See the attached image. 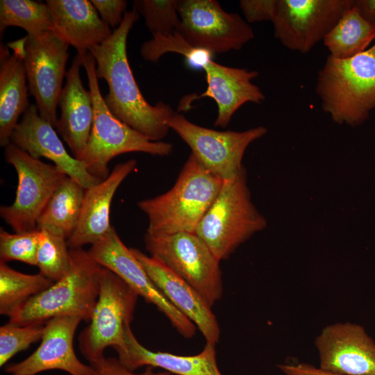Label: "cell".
Here are the masks:
<instances>
[{"label": "cell", "instance_id": "cell-1", "mask_svg": "<svg viewBox=\"0 0 375 375\" xmlns=\"http://www.w3.org/2000/svg\"><path fill=\"white\" fill-rule=\"evenodd\" d=\"M140 14L126 12L120 26L110 37L90 51L96 61V74L108 84L104 101L118 119L152 141H160L168 133V121L175 113L172 107L159 101L151 105L144 97L128 60L127 38Z\"/></svg>", "mask_w": 375, "mask_h": 375}, {"label": "cell", "instance_id": "cell-2", "mask_svg": "<svg viewBox=\"0 0 375 375\" xmlns=\"http://www.w3.org/2000/svg\"><path fill=\"white\" fill-rule=\"evenodd\" d=\"M224 181L190 153L172 188L138 203L148 218L147 233H195Z\"/></svg>", "mask_w": 375, "mask_h": 375}, {"label": "cell", "instance_id": "cell-3", "mask_svg": "<svg viewBox=\"0 0 375 375\" xmlns=\"http://www.w3.org/2000/svg\"><path fill=\"white\" fill-rule=\"evenodd\" d=\"M316 92L334 122L356 126L367 120L375 108V42L349 58L329 55L318 72Z\"/></svg>", "mask_w": 375, "mask_h": 375}, {"label": "cell", "instance_id": "cell-4", "mask_svg": "<svg viewBox=\"0 0 375 375\" xmlns=\"http://www.w3.org/2000/svg\"><path fill=\"white\" fill-rule=\"evenodd\" d=\"M67 274L31 299L9 322L19 326L44 324L60 316L78 315L90 322L100 290L103 267L83 248L69 249Z\"/></svg>", "mask_w": 375, "mask_h": 375}, {"label": "cell", "instance_id": "cell-5", "mask_svg": "<svg viewBox=\"0 0 375 375\" xmlns=\"http://www.w3.org/2000/svg\"><path fill=\"white\" fill-rule=\"evenodd\" d=\"M82 60L94 107L92 127L81 160L88 172L103 181L110 174L108 163L119 155L131 152L170 155L173 151L171 143L152 141L112 115L99 89L94 58L89 52Z\"/></svg>", "mask_w": 375, "mask_h": 375}, {"label": "cell", "instance_id": "cell-6", "mask_svg": "<svg viewBox=\"0 0 375 375\" xmlns=\"http://www.w3.org/2000/svg\"><path fill=\"white\" fill-rule=\"evenodd\" d=\"M267 226V220L251 201L245 169L233 180L224 181L195 233L219 260Z\"/></svg>", "mask_w": 375, "mask_h": 375}, {"label": "cell", "instance_id": "cell-7", "mask_svg": "<svg viewBox=\"0 0 375 375\" xmlns=\"http://www.w3.org/2000/svg\"><path fill=\"white\" fill-rule=\"evenodd\" d=\"M149 256L194 288L212 307L223 294L220 261L195 233L144 237Z\"/></svg>", "mask_w": 375, "mask_h": 375}, {"label": "cell", "instance_id": "cell-8", "mask_svg": "<svg viewBox=\"0 0 375 375\" xmlns=\"http://www.w3.org/2000/svg\"><path fill=\"white\" fill-rule=\"evenodd\" d=\"M138 294L119 276L103 267L99 297L89 324L78 335V347L90 363L104 356L107 347L124 348V333L131 326Z\"/></svg>", "mask_w": 375, "mask_h": 375}, {"label": "cell", "instance_id": "cell-9", "mask_svg": "<svg viewBox=\"0 0 375 375\" xmlns=\"http://www.w3.org/2000/svg\"><path fill=\"white\" fill-rule=\"evenodd\" d=\"M4 155L17 174L15 198L0 208V216L15 233L37 230V222L55 190L67 176L55 165L35 159L12 143Z\"/></svg>", "mask_w": 375, "mask_h": 375}, {"label": "cell", "instance_id": "cell-10", "mask_svg": "<svg viewBox=\"0 0 375 375\" xmlns=\"http://www.w3.org/2000/svg\"><path fill=\"white\" fill-rule=\"evenodd\" d=\"M176 31L192 47L210 53L239 50L254 38L240 15L228 12L215 0H178Z\"/></svg>", "mask_w": 375, "mask_h": 375}, {"label": "cell", "instance_id": "cell-11", "mask_svg": "<svg viewBox=\"0 0 375 375\" xmlns=\"http://www.w3.org/2000/svg\"><path fill=\"white\" fill-rule=\"evenodd\" d=\"M168 126L203 166L223 181L233 180L244 169L242 158L246 149L267 132L262 126L244 131H216L195 124L178 113L173 115Z\"/></svg>", "mask_w": 375, "mask_h": 375}, {"label": "cell", "instance_id": "cell-12", "mask_svg": "<svg viewBox=\"0 0 375 375\" xmlns=\"http://www.w3.org/2000/svg\"><path fill=\"white\" fill-rule=\"evenodd\" d=\"M69 44L54 31L25 36L24 64L29 94L42 118L56 128L57 107L67 71Z\"/></svg>", "mask_w": 375, "mask_h": 375}, {"label": "cell", "instance_id": "cell-13", "mask_svg": "<svg viewBox=\"0 0 375 375\" xmlns=\"http://www.w3.org/2000/svg\"><path fill=\"white\" fill-rule=\"evenodd\" d=\"M353 0H276L274 37L287 49L306 53L338 22Z\"/></svg>", "mask_w": 375, "mask_h": 375}, {"label": "cell", "instance_id": "cell-14", "mask_svg": "<svg viewBox=\"0 0 375 375\" xmlns=\"http://www.w3.org/2000/svg\"><path fill=\"white\" fill-rule=\"evenodd\" d=\"M88 251L97 262L119 276L139 297L155 305L183 337H194L195 324L162 295L113 226Z\"/></svg>", "mask_w": 375, "mask_h": 375}, {"label": "cell", "instance_id": "cell-15", "mask_svg": "<svg viewBox=\"0 0 375 375\" xmlns=\"http://www.w3.org/2000/svg\"><path fill=\"white\" fill-rule=\"evenodd\" d=\"M319 368L335 375H375V342L351 322L324 327L315 340Z\"/></svg>", "mask_w": 375, "mask_h": 375}, {"label": "cell", "instance_id": "cell-16", "mask_svg": "<svg viewBox=\"0 0 375 375\" xmlns=\"http://www.w3.org/2000/svg\"><path fill=\"white\" fill-rule=\"evenodd\" d=\"M82 320L78 315L48 320L38 349L21 362L6 365L4 370L19 375H37L51 369H60L70 375H91L92 366L78 358L73 345L76 330Z\"/></svg>", "mask_w": 375, "mask_h": 375}, {"label": "cell", "instance_id": "cell-17", "mask_svg": "<svg viewBox=\"0 0 375 375\" xmlns=\"http://www.w3.org/2000/svg\"><path fill=\"white\" fill-rule=\"evenodd\" d=\"M11 143L35 159L46 158L85 189L100 181L91 175L83 161L69 154L52 125L42 118L35 104L24 112L11 135Z\"/></svg>", "mask_w": 375, "mask_h": 375}, {"label": "cell", "instance_id": "cell-18", "mask_svg": "<svg viewBox=\"0 0 375 375\" xmlns=\"http://www.w3.org/2000/svg\"><path fill=\"white\" fill-rule=\"evenodd\" d=\"M162 295L199 330L206 342L216 345L220 328L211 306L190 284L158 260L130 248Z\"/></svg>", "mask_w": 375, "mask_h": 375}, {"label": "cell", "instance_id": "cell-19", "mask_svg": "<svg viewBox=\"0 0 375 375\" xmlns=\"http://www.w3.org/2000/svg\"><path fill=\"white\" fill-rule=\"evenodd\" d=\"M82 66L83 60L77 54L65 75V83L58 103L60 116L56 128L72 155L79 160L83 158L94 119L92 95L84 88L81 77Z\"/></svg>", "mask_w": 375, "mask_h": 375}, {"label": "cell", "instance_id": "cell-20", "mask_svg": "<svg viewBox=\"0 0 375 375\" xmlns=\"http://www.w3.org/2000/svg\"><path fill=\"white\" fill-rule=\"evenodd\" d=\"M205 71L206 90L196 98H212L217 105L215 126L225 128L234 113L244 103H261L265 95L251 82L258 72L224 66L208 58L201 65Z\"/></svg>", "mask_w": 375, "mask_h": 375}, {"label": "cell", "instance_id": "cell-21", "mask_svg": "<svg viewBox=\"0 0 375 375\" xmlns=\"http://www.w3.org/2000/svg\"><path fill=\"white\" fill-rule=\"evenodd\" d=\"M136 165L135 160L119 163L106 178L85 190L77 226L67 240L69 249L92 245L109 231L112 227L110 210L114 194Z\"/></svg>", "mask_w": 375, "mask_h": 375}, {"label": "cell", "instance_id": "cell-22", "mask_svg": "<svg viewBox=\"0 0 375 375\" xmlns=\"http://www.w3.org/2000/svg\"><path fill=\"white\" fill-rule=\"evenodd\" d=\"M25 37L0 47V145L11 143L20 115L28 109L29 90L24 64Z\"/></svg>", "mask_w": 375, "mask_h": 375}, {"label": "cell", "instance_id": "cell-23", "mask_svg": "<svg viewBox=\"0 0 375 375\" xmlns=\"http://www.w3.org/2000/svg\"><path fill=\"white\" fill-rule=\"evenodd\" d=\"M53 20V31L83 58L103 43L113 30L100 17L88 0H47Z\"/></svg>", "mask_w": 375, "mask_h": 375}, {"label": "cell", "instance_id": "cell-24", "mask_svg": "<svg viewBox=\"0 0 375 375\" xmlns=\"http://www.w3.org/2000/svg\"><path fill=\"white\" fill-rule=\"evenodd\" d=\"M124 342V348L117 352V358L131 371L146 366L158 367L176 375H223L217 363L215 344L206 343L200 353L192 356L153 351L138 340L131 326L125 329Z\"/></svg>", "mask_w": 375, "mask_h": 375}, {"label": "cell", "instance_id": "cell-25", "mask_svg": "<svg viewBox=\"0 0 375 375\" xmlns=\"http://www.w3.org/2000/svg\"><path fill=\"white\" fill-rule=\"evenodd\" d=\"M85 188L67 176L55 190L37 222L44 230L67 240L77 226Z\"/></svg>", "mask_w": 375, "mask_h": 375}, {"label": "cell", "instance_id": "cell-26", "mask_svg": "<svg viewBox=\"0 0 375 375\" xmlns=\"http://www.w3.org/2000/svg\"><path fill=\"white\" fill-rule=\"evenodd\" d=\"M374 40L375 24L364 19L353 3L323 42L331 56L347 59L367 50Z\"/></svg>", "mask_w": 375, "mask_h": 375}, {"label": "cell", "instance_id": "cell-27", "mask_svg": "<svg viewBox=\"0 0 375 375\" xmlns=\"http://www.w3.org/2000/svg\"><path fill=\"white\" fill-rule=\"evenodd\" d=\"M53 283L40 273L24 274L0 261V314L12 317L31 299Z\"/></svg>", "mask_w": 375, "mask_h": 375}, {"label": "cell", "instance_id": "cell-28", "mask_svg": "<svg viewBox=\"0 0 375 375\" xmlns=\"http://www.w3.org/2000/svg\"><path fill=\"white\" fill-rule=\"evenodd\" d=\"M10 26L19 27L28 35L53 31L50 9L47 3L31 0L0 1V34Z\"/></svg>", "mask_w": 375, "mask_h": 375}, {"label": "cell", "instance_id": "cell-29", "mask_svg": "<svg viewBox=\"0 0 375 375\" xmlns=\"http://www.w3.org/2000/svg\"><path fill=\"white\" fill-rule=\"evenodd\" d=\"M37 265L40 273L56 282L64 276L70 265L69 249L62 236L39 230Z\"/></svg>", "mask_w": 375, "mask_h": 375}, {"label": "cell", "instance_id": "cell-30", "mask_svg": "<svg viewBox=\"0 0 375 375\" xmlns=\"http://www.w3.org/2000/svg\"><path fill=\"white\" fill-rule=\"evenodd\" d=\"M169 52L183 56L189 62L197 67H201L210 58L209 52L192 47L176 31L172 33L153 35L151 40L142 44L140 49L142 58L149 62H156Z\"/></svg>", "mask_w": 375, "mask_h": 375}, {"label": "cell", "instance_id": "cell-31", "mask_svg": "<svg viewBox=\"0 0 375 375\" xmlns=\"http://www.w3.org/2000/svg\"><path fill=\"white\" fill-rule=\"evenodd\" d=\"M178 0H134L133 9L141 15L152 35L175 32L179 24Z\"/></svg>", "mask_w": 375, "mask_h": 375}, {"label": "cell", "instance_id": "cell-32", "mask_svg": "<svg viewBox=\"0 0 375 375\" xmlns=\"http://www.w3.org/2000/svg\"><path fill=\"white\" fill-rule=\"evenodd\" d=\"M44 324L19 326L8 323L0 327V366H4L17 353L26 350L42 339Z\"/></svg>", "mask_w": 375, "mask_h": 375}, {"label": "cell", "instance_id": "cell-33", "mask_svg": "<svg viewBox=\"0 0 375 375\" xmlns=\"http://www.w3.org/2000/svg\"><path fill=\"white\" fill-rule=\"evenodd\" d=\"M39 230L10 233L0 229V261H20L29 265H37Z\"/></svg>", "mask_w": 375, "mask_h": 375}, {"label": "cell", "instance_id": "cell-34", "mask_svg": "<svg viewBox=\"0 0 375 375\" xmlns=\"http://www.w3.org/2000/svg\"><path fill=\"white\" fill-rule=\"evenodd\" d=\"M92 367L91 375H172L167 372H156L154 367H146L141 373H135L125 367L117 358L103 357L90 363Z\"/></svg>", "mask_w": 375, "mask_h": 375}, {"label": "cell", "instance_id": "cell-35", "mask_svg": "<svg viewBox=\"0 0 375 375\" xmlns=\"http://www.w3.org/2000/svg\"><path fill=\"white\" fill-rule=\"evenodd\" d=\"M101 19L112 30L122 24L127 1L125 0H90Z\"/></svg>", "mask_w": 375, "mask_h": 375}, {"label": "cell", "instance_id": "cell-36", "mask_svg": "<svg viewBox=\"0 0 375 375\" xmlns=\"http://www.w3.org/2000/svg\"><path fill=\"white\" fill-rule=\"evenodd\" d=\"M276 0H241L240 6L249 23L272 21L274 15Z\"/></svg>", "mask_w": 375, "mask_h": 375}, {"label": "cell", "instance_id": "cell-37", "mask_svg": "<svg viewBox=\"0 0 375 375\" xmlns=\"http://www.w3.org/2000/svg\"><path fill=\"white\" fill-rule=\"evenodd\" d=\"M277 367L285 375H335L326 372L312 365L299 362L278 365Z\"/></svg>", "mask_w": 375, "mask_h": 375}, {"label": "cell", "instance_id": "cell-38", "mask_svg": "<svg viewBox=\"0 0 375 375\" xmlns=\"http://www.w3.org/2000/svg\"><path fill=\"white\" fill-rule=\"evenodd\" d=\"M353 6L364 19L375 24V0H353Z\"/></svg>", "mask_w": 375, "mask_h": 375}, {"label": "cell", "instance_id": "cell-39", "mask_svg": "<svg viewBox=\"0 0 375 375\" xmlns=\"http://www.w3.org/2000/svg\"><path fill=\"white\" fill-rule=\"evenodd\" d=\"M11 375H19V374H12Z\"/></svg>", "mask_w": 375, "mask_h": 375}]
</instances>
